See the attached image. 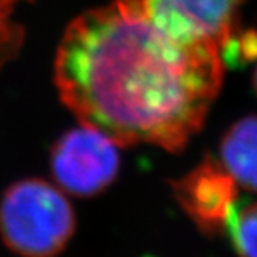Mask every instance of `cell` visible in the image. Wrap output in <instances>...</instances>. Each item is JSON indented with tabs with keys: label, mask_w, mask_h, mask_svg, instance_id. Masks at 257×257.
Returning a JSON list of instances; mask_svg holds the SVG:
<instances>
[{
	"label": "cell",
	"mask_w": 257,
	"mask_h": 257,
	"mask_svg": "<svg viewBox=\"0 0 257 257\" xmlns=\"http://www.w3.org/2000/svg\"><path fill=\"white\" fill-rule=\"evenodd\" d=\"M225 67L217 45L178 41L132 2L115 0L67 28L54 71L82 124L119 146L180 152L203 127Z\"/></svg>",
	"instance_id": "6da1fadb"
},
{
	"label": "cell",
	"mask_w": 257,
	"mask_h": 257,
	"mask_svg": "<svg viewBox=\"0 0 257 257\" xmlns=\"http://www.w3.org/2000/svg\"><path fill=\"white\" fill-rule=\"evenodd\" d=\"M220 158L238 186L257 192V115L238 119L228 128Z\"/></svg>",
	"instance_id": "8992f818"
},
{
	"label": "cell",
	"mask_w": 257,
	"mask_h": 257,
	"mask_svg": "<svg viewBox=\"0 0 257 257\" xmlns=\"http://www.w3.org/2000/svg\"><path fill=\"white\" fill-rule=\"evenodd\" d=\"M118 146L112 137L88 124L71 128L51 149L50 164L54 180L78 197L102 192L118 175Z\"/></svg>",
	"instance_id": "3957f363"
},
{
	"label": "cell",
	"mask_w": 257,
	"mask_h": 257,
	"mask_svg": "<svg viewBox=\"0 0 257 257\" xmlns=\"http://www.w3.org/2000/svg\"><path fill=\"white\" fill-rule=\"evenodd\" d=\"M178 205L206 235L225 234L237 205V181L212 157L171 183Z\"/></svg>",
	"instance_id": "5b68a950"
},
{
	"label": "cell",
	"mask_w": 257,
	"mask_h": 257,
	"mask_svg": "<svg viewBox=\"0 0 257 257\" xmlns=\"http://www.w3.org/2000/svg\"><path fill=\"white\" fill-rule=\"evenodd\" d=\"M225 234L240 257H257V201L245 206L235 205Z\"/></svg>",
	"instance_id": "52a82bcc"
},
{
	"label": "cell",
	"mask_w": 257,
	"mask_h": 257,
	"mask_svg": "<svg viewBox=\"0 0 257 257\" xmlns=\"http://www.w3.org/2000/svg\"><path fill=\"white\" fill-rule=\"evenodd\" d=\"M75 226L70 201L45 180L16 181L0 200V237L22 257L58 255L70 242Z\"/></svg>",
	"instance_id": "7a4b0ae2"
},
{
	"label": "cell",
	"mask_w": 257,
	"mask_h": 257,
	"mask_svg": "<svg viewBox=\"0 0 257 257\" xmlns=\"http://www.w3.org/2000/svg\"><path fill=\"white\" fill-rule=\"evenodd\" d=\"M163 31L189 44H214L222 51L243 31V0H128Z\"/></svg>",
	"instance_id": "277c9868"
},
{
	"label": "cell",
	"mask_w": 257,
	"mask_h": 257,
	"mask_svg": "<svg viewBox=\"0 0 257 257\" xmlns=\"http://www.w3.org/2000/svg\"><path fill=\"white\" fill-rule=\"evenodd\" d=\"M252 85H254V91H255V95H257V65H255L254 75H252Z\"/></svg>",
	"instance_id": "ba28073f"
}]
</instances>
